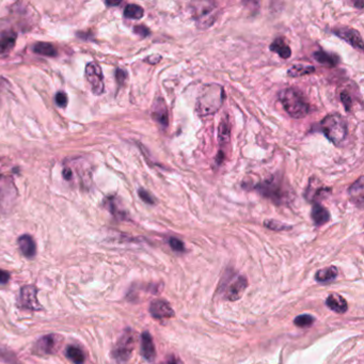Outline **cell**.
Instances as JSON below:
<instances>
[{
    "label": "cell",
    "mask_w": 364,
    "mask_h": 364,
    "mask_svg": "<svg viewBox=\"0 0 364 364\" xmlns=\"http://www.w3.org/2000/svg\"><path fill=\"white\" fill-rule=\"evenodd\" d=\"M224 100V91L222 85L217 84L203 85L196 98V113L199 116H207L216 113L221 108Z\"/></svg>",
    "instance_id": "6da1fadb"
},
{
    "label": "cell",
    "mask_w": 364,
    "mask_h": 364,
    "mask_svg": "<svg viewBox=\"0 0 364 364\" xmlns=\"http://www.w3.org/2000/svg\"><path fill=\"white\" fill-rule=\"evenodd\" d=\"M279 101L286 112L294 119H302L309 114L310 105L302 92L295 88H286L279 92Z\"/></svg>",
    "instance_id": "7a4b0ae2"
},
{
    "label": "cell",
    "mask_w": 364,
    "mask_h": 364,
    "mask_svg": "<svg viewBox=\"0 0 364 364\" xmlns=\"http://www.w3.org/2000/svg\"><path fill=\"white\" fill-rule=\"evenodd\" d=\"M320 129L327 139L333 144L340 145L344 142L347 136V123L341 114H328L320 122Z\"/></svg>",
    "instance_id": "3957f363"
},
{
    "label": "cell",
    "mask_w": 364,
    "mask_h": 364,
    "mask_svg": "<svg viewBox=\"0 0 364 364\" xmlns=\"http://www.w3.org/2000/svg\"><path fill=\"white\" fill-rule=\"evenodd\" d=\"M135 332L131 329L127 328L121 337L119 338V341L116 342L115 346L112 350V357L114 359L124 363L129 360V358L132 357L133 350L135 348V343H136V337H135Z\"/></svg>",
    "instance_id": "277c9868"
},
{
    "label": "cell",
    "mask_w": 364,
    "mask_h": 364,
    "mask_svg": "<svg viewBox=\"0 0 364 364\" xmlns=\"http://www.w3.org/2000/svg\"><path fill=\"white\" fill-rule=\"evenodd\" d=\"M198 4L200 8H196L194 5L196 26L202 29L211 27L217 20V7L213 2H202Z\"/></svg>",
    "instance_id": "5b68a950"
},
{
    "label": "cell",
    "mask_w": 364,
    "mask_h": 364,
    "mask_svg": "<svg viewBox=\"0 0 364 364\" xmlns=\"http://www.w3.org/2000/svg\"><path fill=\"white\" fill-rule=\"evenodd\" d=\"M255 189L265 198H269L276 203H280L281 200L284 198L281 181L276 176H271L267 180L257 184Z\"/></svg>",
    "instance_id": "8992f818"
},
{
    "label": "cell",
    "mask_w": 364,
    "mask_h": 364,
    "mask_svg": "<svg viewBox=\"0 0 364 364\" xmlns=\"http://www.w3.org/2000/svg\"><path fill=\"white\" fill-rule=\"evenodd\" d=\"M85 78L91 84L93 94L101 95L105 91L104 76L101 66L95 62H90L85 66Z\"/></svg>",
    "instance_id": "52a82bcc"
},
{
    "label": "cell",
    "mask_w": 364,
    "mask_h": 364,
    "mask_svg": "<svg viewBox=\"0 0 364 364\" xmlns=\"http://www.w3.org/2000/svg\"><path fill=\"white\" fill-rule=\"evenodd\" d=\"M20 306L24 309L38 311L42 309L40 301L38 299V289L34 285H25L21 288L20 292Z\"/></svg>",
    "instance_id": "ba28073f"
},
{
    "label": "cell",
    "mask_w": 364,
    "mask_h": 364,
    "mask_svg": "<svg viewBox=\"0 0 364 364\" xmlns=\"http://www.w3.org/2000/svg\"><path fill=\"white\" fill-rule=\"evenodd\" d=\"M248 286V280L244 276H236L225 287V298L230 301H236L242 298Z\"/></svg>",
    "instance_id": "9c48e42d"
},
{
    "label": "cell",
    "mask_w": 364,
    "mask_h": 364,
    "mask_svg": "<svg viewBox=\"0 0 364 364\" xmlns=\"http://www.w3.org/2000/svg\"><path fill=\"white\" fill-rule=\"evenodd\" d=\"M60 337L55 335L42 336L34 345V353L38 356L53 355L58 349Z\"/></svg>",
    "instance_id": "30bf717a"
},
{
    "label": "cell",
    "mask_w": 364,
    "mask_h": 364,
    "mask_svg": "<svg viewBox=\"0 0 364 364\" xmlns=\"http://www.w3.org/2000/svg\"><path fill=\"white\" fill-rule=\"evenodd\" d=\"M150 314L153 318L157 320L169 319L174 316V311L172 309L169 302L163 299L153 300L149 307Z\"/></svg>",
    "instance_id": "8fae6325"
},
{
    "label": "cell",
    "mask_w": 364,
    "mask_h": 364,
    "mask_svg": "<svg viewBox=\"0 0 364 364\" xmlns=\"http://www.w3.org/2000/svg\"><path fill=\"white\" fill-rule=\"evenodd\" d=\"M336 35H337L338 38H341L343 41L347 42L349 45L353 46L354 48L358 49V51L363 52V40L360 32L358 30H355L353 28H347V27H343V28H338L333 30Z\"/></svg>",
    "instance_id": "7c38bea8"
},
{
    "label": "cell",
    "mask_w": 364,
    "mask_h": 364,
    "mask_svg": "<svg viewBox=\"0 0 364 364\" xmlns=\"http://www.w3.org/2000/svg\"><path fill=\"white\" fill-rule=\"evenodd\" d=\"M329 194H331L330 187H325L323 185L318 184L317 180H313V178H311L305 196L308 201L314 202V204H315V203H318V201L325 199L326 196H328Z\"/></svg>",
    "instance_id": "4fadbf2b"
},
{
    "label": "cell",
    "mask_w": 364,
    "mask_h": 364,
    "mask_svg": "<svg viewBox=\"0 0 364 364\" xmlns=\"http://www.w3.org/2000/svg\"><path fill=\"white\" fill-rule=\"evenodd\" d=\"M141 355L146 361L153 362L156 358V348L153 342V337L147 331L141 335Z\"/></svg>",
    "instance_id": "5bb4252c"
},
{
    "label": "cell",
    "mask_w": 364,
    "mask_h": 364,
    "mask_svg": "<svg viewBox=\"0 0 364 364\" xmlns=\"http://www.w3.org/2000/svg\"><path fill=\"white\" fill-rule=\"evenodd\" d=\"M152 115L154 120H155L159 125H162L163 127H167L169 125L168 108H167L166 103L163 98H158L155 102V106H154Z\"/></svg>",
    "instance_id": "9a60e30c"
},
{
    "label": "cell",
    "mask_w": 364,
    "mask_h": 364,
    "mask_svg": "<svg viewBox=\"0 0 364 364\" xmlns=\"http://www.w3.org/2000/svg\"><path fill=\"white\" fill-rule=\"evenodd\" d=\"M326 306L333 312L340 314L345 313L348 309L347 301L345 300L343 296L338 294H330L326 299Z\"/></svg>",
    "instance_id": "2e32d148"
},
{
    "label": "cell",
    "mask_w": 364,
    "mask_h": 364,
    "mask_svg": "<svg viewBox=\"0 0 364 364\" xmlns=\"http://www.w3.org/2000/svg\"><path fill=\"white\" fill-rule=\"evenodd\" d=\"M348 194L351 201L357 206L362 207L364 201V186H363V176H360L358 180L351 185L348 189Z\"/></svg>",
    "instance_id": "e0dca14e"
},
{
    "label": "cell",
    "mask_w": 364,
    "mask_h": 364,
    "mask_svg": "<svg viewBox=\"0 0 364 364\" xmlns=\"http://www.w3.org/2000/svg\"><path fill=\"white\" fill-rule=\"evenodd\" d=\"M17 244H18V247H20L22 253L26 257L32 258L35 255L36 253L35 242L30 235H27V234L22 235L20 238L17 239Z\"/></svg>",
    "instance_id": "ac0fdd59"
},
{
    "label": "cell",
    "mask_w": 364,
    "mask_h": 364,
    "mask_svg": "<svg viewBox=\"0 0 364 364\" xmlns=\"http://www.w3.org/2000/svg\"><path fill=\"white\" fill-rule=\"evenodd\" d=\"M311 218L315 225H324L330 220V213L328 212V209L320 205L319 203H315L312 207Z\"/></svg>",
    "instance_id": "d6986e66"
},
{
    "label": "cell",
    "mask_w": 364,
    "mask_h": 364,
    "mask_svg": "<svg viewBox=\"0 0 364 364\" xmlns=\"http://www.w3.org/2000/svg\"><path fill=\"white\" fill-rule=\"evenodd\" d=\"M17 34L15 31L8 30L0 34V55L10 53L15 46Z\"/></svg>",
    "instance_id": "ffe728a7"
},
{
    "label": "cell",
    "mask_w": 364,
    "mask_h": 364,
    "mask_svg": "<svg viewBox=\"0 0 364 364\" xmlns=\"http://www.w3.org/2000/svg\"><path fill=\"white\" fill-rule=\"evenodd\" d=\"M269 49L271 52L279 55L282 59H288L292 56L291 47L286 44V42L283 38L276 39L273 43H271Z\"/></svg>",
    "instance_id": "44dd1931"
},
{
    "label": "cell",
    "mask_w": 364,
    "mask_h": 364,
    "mask_svg": "<svg viewBox=\"0 0 364 364\" xmlns=\"http://www.w3.org/2000/svg\"><path fill=\"white\" fill-rule=\"evenodd\" d=\"M230 137H231V124L229 116H224L221 120L220 124L218 126V140L219 143L224 146L226 143L230 142Z\"/></svg>",
    "instance_id": "7402d4cb"
},
{
    "label": "cell",
    "mask_w": 364,
    "mask_h": 364,
    "mask_svg": "<svg viewBox=\"0 0 364 364\" xmlns=\"http://www.w3.org/2000/svg\"><path fill=\"white\" fill-rule=\"evenodd\" d=\"M313 57L318 63L324 64L327 66H336L338 63V57L336 54L326 53L325 51H318L313 54Z\"/></svg>",
    "instance_id": "603a6c76"
},
{
    "label": "cell",
    "mask_w": 364,
    "mask_h": 364,
    "mask_svg": "<svg viewBox=\"0 0 364 364\" xmlns=\"http://www.w3.org/2000/svg\"><path fill=\"white\" fill-rule=\"evenodd\" d=\"M338 271L336 267L330 266L326 267L323 269H319L315 274V280L319 283H328L330 281H333L337 277Z\"/></svg>",
    "instance_id": "cb8c5ba5"
},
{
    "label": "cell",
    "mask_w": 364,
    "mask_h": 364,
    "mask_svg": "<svg viewBox=\"0 0 364 364\" xmlns=\"http://www.w3.org/2000/svg\"><path fill=\"white\" fill-rule=\"evenodd\" d=\"M33 52L41 56H46V57H56L57 56V49L56 47L47 42H39L33 46Z\"/></svg>",
    "instance_id": "d4e9b609"
},
{
    "label": "cell",
    "mask_w": 364,
    "mask_h": 364,
    "mask_svg": "<svg viewBox=\"0 0 364 364\" xmlns=\"http://www.w3.org/2000/svg\"><path fill=\"white\" fill-rule=\"evenodd\" d=\"M65 355L67 359H70L74 364H84V351L77 346L71 345L66 348Z\"/></svg>",
    "instance_id": "484cf974"
},
{
    "label": "cell",
    "mask_w": 364,
    "mask_h": 364,
    "mask_svg": "<svg viewBox=\"0 0 364 364\" xmlns=\"http://www.w3.org/2000/svg\"><path fill=\"white\" fill-rule=\"evenodd\" d=\"M315 71V67L312 65H305V64H296L293 65L291 69L287 71V75L289 77H301L305 75H309V74Z\"/></svg>",
    "instance_id": "4316f807"
},
{
    "label": "cell",
    "mask_w": 364,
    "mask_h": 364,
    "mask_svg": "<svg viewBox=\"0 0 364 364\" xmlns=\"http://www.w3.org/2000/svg\"><path fill=\"white\" fill-rule=\"evenodd\" d=\"M144 15V10L138 4L129 3L124 9V16L129 20H140Z\"/></svg>",
    "instance_id": "83f0119b"
},
{
    "label": "cell",
    "mask_w": 364,
    "mask_h": 364,
    "mask_svg": "<svg viewBox=\"0 0 364 364\" xmlns=\"http://www.w3.org/2000/svg\"><path fill=\"white\" fill-rule=\"evenodd\" d=\"M315 318H314L310 314H302V315H299L294 319V324L299 327V328H307V327H310Z\"/></svg>",
    "instance_id": "f1b7e54d"
},
{
    "label": "cell",
    "mask_w": 364,
    "mask_h": 364,
    "mask_svg": "<svg viewBox=\"0 0 364 364\" xmlns=\"http://www.w3.org/2000/svg\"><path fill=\"white\" fill-rule=\"evenodd\" d=\"M264 225L273 231H284V230L291 229V226L289 225L282 224V222H279V221H276V220H265Z\"/></svg>",
    "instance_id": "f546056e"
},
{
    "label": "cell",
    "mask_w": 364,
    "mask_h": 364,
    "mask_svg": "<svg viewBox=\"0 0 364 364\" xmlns=\"http://www.w3.org/2000/svg\"><path fill=\"white\" fill-rule=\"evenodd\" d=\"M138 195L140 196V199L142 200L144 203H146V204L154 205L156 203V200L154 199V196L149 193V191H146L143 188H141V189L138 190Z\"/></svg>",
    "instance_id": "4dcf8cb0"
},
{
    "label": "cell",
    "mask_w": 364,
    "mask_h": 364,
    "mask_svg": "<svg viewBox=\"0 0 364 364\" xmlns=\"http://www.w3.org/2000/svg\"><path fill=\"white\" fill-rule=\"evenodd\" d=\"M169 245L171 249L175 252H184L185 251V245L181 239L176 237H170L169 238Z\"/></svg>",
    "instance_id": "1f68e13d"
},
{
    "label": "cell",
    "mask_w": 364,
    "mask_h": 364,
    "mask_svg": "<svg viewBox=\"0 0 364 364\" xmlns=\"http://www.w3.org/2000/svg\"><path fill=\"white\" fill-rule=\"evenodd\" d=\"M134 31H135V33H137L140 36H142V38H146V36H149L151 34L150 29L145 27L144 25H137V26L134 28Z\"/></svg>",
    "instance_id": "d6a6232c"
},
{
    "label": "cell",
    "mask_w": 364,
    "mask_h": 364,
    "mask_svg": "<svg viewBox=\"0 0 364 364\" xmlns=\"http://www.w3.org/2000/svg\"><path fill=\"white\" fill-rule=\"evenodd\" d=\"M341 101L344 105L345 109H346V111H350L351 106H353V101H351V97L349 96L347 92H342V93H341Z\"/></svg>",
    "instance_id": "836d02e7"
},
{
    "label": "cell",
    "mask_w": 364,
    "mask_h": 364,
    "mask_svg": "<svg viewBox=\"0 0 364 364\" xmlns=\"http://www.w3.org/2000/svg\"><path fill=\"white\" fill-rule=\"evenodd\" d=\"M55 101H56V103H57L58 106L64 108V107H66V105H67V96H66L64 92H58V93L56 94Z\"/></svg>",
    "instance_id": "e575fe53"
},
{
    "label": "cell",
    "mask_w": 364,
    "mask_h": 364,
    "mask_svg": "<svg viewBox=\"0 0 364 364\" xmlns=\"http://www.w3.org/2000/svg\"><path fill=\"white\" fill-rule=\"evenodd\" d=\"M126 76H127V73L124 70H121V69L116 70L115 78H116V82H118L119 84H122L123 83H124V80L126 79Z\"/></svg>",
    "instance_id": "d590c367"
},
{
    "label": "cell",
    "mask_w": 364,
    "mask_h": 364,
    "mask_svg": "<svg viewBox=\"0 0 364 364\" xmlns=\"http://www.w3.org/2000/svg\"><path fill=\"white\" fill-rule=\"evenodd\" d=\"M10 280V274L8 271L0 269V284H5Z\"/></svg>",
    "instance_id": "8d00e7d4"
},
{
    "label": "cell",
    "mask_w": 364,
    "mask_h": 364,
    "mask_svg": "<svg viewBox=\"0 0 364 364\" xmlns=\"http://www.w3.org/2000/svg\"><path fill=\"white\" fill-rule=\"evenodd\" d=\"M163 364H183V362L174 355H170L169 357H167V359Z\"/></svg>",
    "instance_id": "74e56055"
},
{
    "label": "cell",
    "mask_w": 364,
    "mask_h": 364,
    "mask_svg": "<svg viewBox=\"0 0 364 364\" xmlns=\"http://www.w3.org/2000/svg\"><path fill=\"white\" fill-rule=\"evenodd\" d=\"M160 59H162V56H159V55H154V56H151V57H147L145 61H146L147 63L156 64V63L159 62Z\"/></svg>",
    "instance_id": "f35d334b"
},
{
    "label": "cell",
    "mask_w": 364,
    "mask_h": 364,
    "mask_svg": "<svg viewBox=\"0 0 364 364\" xmlns=\"http://www.w3.org/2000/svg\"><path fill=\"white\" fill-rule=\"evenodd\" d=\"M62 174H63V177L65 178L66 181H70L71 180V177H72V171H71V169L65 168L63 170V173Z\"/></svg>",
    "instance_id": "ab89813d"
},
{
    "label": "cell",
    "mask_w": 364,
    "mask_h": 364,
    "mask_svg": "<svg viewBox=\"0 0 364 364\" xmlns=\"http://www.w3.org/2000/svg\"><path fill=\"white\" fill-rule=\"evenodd\" d=\"M355 7H358V9H363V2L362 1H356L354 2Z\"/></svg>",
    "instance_id": "60d3db41"
},
{
    "label": "cell",
    "mask_w": 364,
    "mask_h": 364,
    "mask_svg": "<svg viewBox=\"0 0 364 364\" xmlns=\"http://www.w3.org/2000/svg\"><path fill=\"white\" fill-rule=\"evenodd\" d=\"M121 2L120 1H116V2H110V1H107L106 4L107 5H119Z\"/></svg>",
    "instance_id": "b9f144b4"
}]
</instances>
